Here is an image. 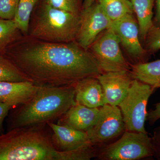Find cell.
<instances>
[{"instance_id":"obj_11","label":"cell","mask_w":160,"mask_h":160,"mask_svg":"<svg viewBox=\"0 0 160 160\" xmlns=\"http://www.w3.org/2000/svg\"><path fill=\"white\" fill-rule=\"evenodd\" d=\"M97 78L102 87L106 104L118 106L126 97L133 79L129 71L103 72Z\"/></svg>"},{"instance_id":"obj_16","label":"cell","mask_w":160,"mask_h":160,"mask_svg":"<svg viewBox=\"0 0 160 160\" xmlns=\"http://www.w3.org/2000/svg\"><path fill=\"white\" fill-rule=\"evenodd\" d=\"M132 78L160 89V59L130 65Z\"/></svg>"},{"instance_id":"obj_18","label":"cell","mask_w":160,"mask_h":160,"mask_svg":"<svg viewBox=\"0 0 160 160\" xmlns=\"http://www.w3.org/2000/svg\"><path fill=\"white\" fill-rule=\"evenodd\" d=\"M107 16L112 22L129 14H133V9L130 0H98Z\"/></svg>"},{"instance_id":"obj_14","label":"cell","mask_w":160,"mask_h":160,"mask_svg":"<svg viewBox=\"0 0 160 160\" xmlns=\"http://www.w3.org/2000/svg\"><path fill=\"white\" fill-rule=\"evenodd\" d=\"M76 104L91 108L106 105L102 85L97 77L85 78L73 85Z\"/></svg>"},{"instance_id":"obj_9","label":"cell","mask_w":160,"mask_h":160,"mask_svg":"<svg viewBox=\"0 0 160 160\" xmlns=\"http://www.w3.org/2000/svg\"><path fill=\"white\" fill-rule=\"evenodd\" d=\"M80 16L79 29L75 41L84 49L89 50L100 34L111 27L112 22L98 2L84 8Z\"/></svg>"},{"instance_id":"obj_25","label":"cell","mask_w":160,"mask_h":160,"mask_svg":"<svg viewBox=\"0 0 160 160\" xmlns=\"http://www.w3.org/2000/svg\"><path fill=\"white\" fill-rule=\"evenodd\" d=\"M153 156L160 160V126L155 128L153 135L151 138Z\"/></svg>"},{"instance_id":"obj_21","label":"cell","mask_w":160,"mask_h":160,"mask_svg":"<svg viewBox=\"0 0 160 160\" xmlns=\"http://www.w3.org/2000/svg\"><path fill=\"white\" fill-rule=\"evenodd\" d=\"M19 30L14 20L0 18V52L14 40Z\"/></svg>"},{"instance_id":"obj_27","label":"cell","mask_w":160,"mask_h":160,"mask_svg":"<svg viewBox=\"0 0 160 160\" xmlns=\"http://www.w3.org/2000/svg\"><path fill=\"white\" fill-rule=\"evenodd\" d=\"M13 109L11 106L0 102V133L2 134L3 129V122L9 110Z\"/></svg>"},{"instance_id":"obj_17","label":"cell","mask_w":160,"mask_h":160,"mask_svg":"<svg viewBox=\"0 0 160 160\" xmlns=\"http://www.w3.org/2000/svg\"><path fill=\"white\" fill-rule=\"evenodd\" d=\"M135 12L141 39L145 41L146 35L153 26V7L155 0H130Z\"/></svg>"},{"instance_id":"obj_6","label":"cell","mask_w":160,"mask_h":160,"mask_svg":"<svg viewBox=\"0 0 160 160\" xmlns=\"http://www.w3.org/2000/svg\"><path fill=\"white\" fill-rule=\"evenodd\" d=\"M155 88L133 79L126 97L118 105L126 131L148 133L145 128L148 101Z\"/></svg>"},{"instance_id":"obj_8","label":"cell","mask_w":160,"mask_h":160,"mask_svg":"<svg viewBox=\"0 0 160 160\" xmlns=\"http://www.w3.org/2000/svg\"><path fill=\"white\" fill-rule=\"evenodd\" d=\"M126 131L118 106L106 104L100 107L96 122L86 132L90 142L100 148L114 142Z\"/></svg>"},{"instance_id":"obj_4","label":"cell","mask_w":160,"mask_h":160,"mask_svg":"<svg viewBox=\"0 0 160 160\" xmlns=\"http://www.w3.org/2000/svg\"><path fill=\"white\" fill-rule=\"evenodd\" d=\"M80 25V14L56 9L45 3L32 36L49 42H70L75 41Z\"/></svg>"},{"instance_id":"obj_15","label":"cell","mask_w":160,"mask_h":160,"mask_svg":"<svg viewBox=\"0 0 160 160\" xmlns=\"http://www.w3.org/2000/svg\"><path fill=\"white\" fill-rule=\"evenodd\" d=\"M99 112L100 108L76 104L59 118L57 124L86 132L96 122Z\"/></svg>"},{"instance_id":"obj_28","label":"cell","mask_w":160,"mask_h":160,"mask_svg":"<svg viewBox=\"0 0 160 160\" xmlns=\"http://www.w3.org/2000/svg\"><path fill=\"white\" fill-rule=\"evenodd\" d=\"M155 15L153 20V24L155 26H160V0H155Z\"/></svg>"},{"instance_id":"obj_12","label":"cell","mask_w":160,"mask_h":160,"mask_svg":"<svg viewBox=\"0 0 160 160\" xmlns=\"http://www.w3.org/2000/svg\"><path fill=\"white\" fill-rule=\"evenodd\" d=\"M39 87L30 81L0 82V102L14 108L31 99Z\"/></svg>"},{"instance_id":"obj_24","label":"cell","mask_w":160,"mask_h":160,"mask_svg":"<svg viewBox=\"0 0 160 160\" xmlns=\"http://www.w3.org/2000/svg\"><path fill=\"white\" fill-rule=\"evenodd\" d=\"M19 0H0V18L14 20Z\"/></svg>"},{"instance_id":"obj_7","label":"cell","mask_w":160,"mask_h":160,"mask_svg":"<svg viewBox=\"0 0 160 160\" xmlns=\"http://www.w3.org/2000/svg\"><path fill=\"white\" fill-rule=\"evenodd\" d=\"M120 44L110 27L101 33L89 48L103 72L130 71V65L121 51Z\"/></svg>"},{"instance_id":"obj_2","label":"cell","mask_w":160,"mask_h":160,"mask_svg":"<svg viewBox=\"0 0 160 160\" xmlns=\"http://www.w3.org/2000/svg\"><path fill=\"white\" fill-rule=\"evenodd\" d=\"M75 95L73 85H40L34 96L10 115L9 130L52 122L76 104Z\"/></svg>"},{"instance_id":"obj_26","label":"cell","mask_w":160,"mask_h":160,"mask_svg":"<svg viewBox=\"0 0 160 160\" xmlns=\"http://www.w3.org/2000/svg\"><path fill=\"white\" fill-rule=\"evenodd\" d=\"M160 119V102L155 105V109L148 112L146 120L149 124L153 125L158 120Z\"/></svg>"},{"instance_id":"obj_5","label":"cell","mask_w":160,"mask_h":160,"mask_svg":"<svg viewBox=\"0 0 160 160\" xmlns=\"http://www.w3.org/2000/svg\"><path fill=\"white\" fill-rule=\"evenodd\" d=\"M153 156L148 133L126 131L117 140L99 148L97 158L102 160H136Z\"/></svg>"},{"instance_id":"obj_22","label":"cell","mask_w":160,"mask_h":160,"mask_svg":"<svg viewBox=\"0 0 160 160\" xmlns=\"http://www.w3.org/2000/svg\"><path fill=\"white\" fill-rule=\"evenodd\" d=\"M146 51L152 54L160 49V26H155L150 28L146 35Z\"/></svg>"},{"instance_id":"obj_23","label":"cell","mask_w":160,"mask_h":160,"mask_svg":"<svg viewBox=\"0 0 160 160\" xmlns=\"http://www.w3.org/2000/svg\"><path fill=\"white\" fill-rule=\"evenodd\" d=\"M52 7L72 13L80 14V0H45Z\"/></svg>"},{"instance_id":"obj_13","label":"cell","mask_w":160,"mask_h":160,"mask_svg":"<svg viewBox=\"0 0 160 160\" xmlns=\"http://www.w3.org/2000/svg\"><path fill=\"white\" fill-rule=\"evenodd\" d=\"M52 131V144L58 151L73 150L90 142L87 132L79 131L66 125L48 123Z\"/></svg>"},{"instance_id":"obj_3","label":"cell","mask_w":160,"mask_h":160,"mask_svg":"<svg viewBox=\"0 0 160 160\" xmlns=\"http://www.w3.org/2000/svg\"><path fill=\"white\" fill-rule=\"evenodd\" d=\"M45 125L22 127L0 134V160H62Z\"/></svg>"},{"instance_id":"obj_20","label":"cell","mask_w":160,"mask_h":160,"mask_svg":"<svg viewBox=\"0 0 160 160\" xmlns=\"http://www.w3.org/2000/svg\"><path fill=\"white\" fill-rule=\"evenodd\" d=\"M38 0H19L14 20L19 30L26 32L32 12Z\"/></svg>"},{"instance_id":"obj_10","label":"cell","mask_w":160,"mask_h":160,"mask_svg":"<svg viewBox=\"0 0 160 160\" xmlns=\"http://www.w3.org/2000/svg\"><path fill=\"white\" fill-rule=\"evenodd\" d=\"M110 28L117 35L120 43L129 56L136 61L135 64L145 62L148 53L140 42L138 24L133 15H126L112 22Z\"/></svg>"},{"instance_id":"obj_1","label":"cell","mask_w":160,"mask_h":160,"mask_svg":"<svg viewBox=\"0 0 160 160\" xmlns=\"http://www.w3.org/2000/svg\"><path fill=\"white\" fill-rule=\"evenodd\" d=\"M8 58L32 82L41 86L73 85L103 73L95 58L75 41L35 43Z\"/></svg>"},{"instance_id":"obj_29","label":"cell","mask_w":160,"mask_h":160,"mask_svg":"<svg viewBox=\"0 0 160 160\" xmlns=\"http://www.w3.org/2000/svg\"><path fill=\"white\" fill-rule=\"evenodd\" d=\"M95 0H84L83 7L85 8L89 7L95 2Z\"/></svg>"},{"instance_id":"obj_19","label":"cell","mask_w":160,"mask_h":160,"mask_svg":"<svg viewBox=\"0 0 160 160\" xmlns=\"http://www.w3.org/2000/svg\"><path fill=\"white\" fill-rule=\"evenodd\" d=\"M32 82L8 58L0 55V82Z\"/></svg>"}]
</instances>
